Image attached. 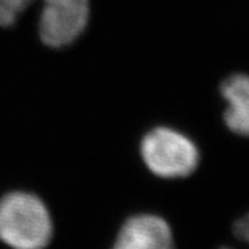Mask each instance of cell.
I'll return each mask as SVG.
<instances>
[{
	"instance_id": "cell-1",
	"label": "cell",
	"mask_w": 249,
	"mask_h": 249,
	"mask_svg": "<svg viewBox=\"0 0 249 249\" xmlns=\"http://www.w3.org/2000/svg\"><path fill=\"white\" fill-rule=\"evenodd\" d=\"M53 220L45 202L25 191L0 199V241L11 249H45L53 238Z\"/></svg>"
},
{
	"instance_id": "cell-2",
	"label": "cell",
	"mask_w": 249,
	"mask_h": 249,
	"mask_svg": "<svg viewBox=\"0 0 249 249\" xmlns=\"http://www.w3.org/2000/svg\"><path fill=\"white\" fill-rule=\"evenodd\" d=\"M140 154L148 170L162 178H187L199 162L196 144L169 127H157L145 134Z\"/></svg>"
},
{
	"instance_id": "cell-3",
	"label": "cell",
	"mask_w": 249,
	"mask_h": 249,
	"mask_svg": "<svg viewBox=\"0 0 249 249\" xmlns=\"http://www.w3.org/2000/svg\"><path fill=\"white\" fill-rule=\"evenodd\" d=\"M39 36L49 47L71 45L89 22V0H42Z\"/></svg>"
},
{
	"instance_id": "cell-4",
	"label": "cell",
	"mask_w": 249,
	"mask_h": 249,
	"mask_svg": "<svg viewBox=\"0 0 249 249\" xmlns=\"http://www.w3.org/2000/svg\"><path fill=\"white\" fill-rule=\"evenodd\" d=\"M111 249H175V238L160 216L137 214L122 224Z\"/></svg>"
},
{
	"instance_id": "cell-5",
	"label": "cell",
	"mask_w": 249,
	"mask_h": 249,
	"mask_svg": "<svg viewBox=\"0 0 249 249\" xmlns=\"http://www.w3.org/2000/svg\"><path fill=\"white\" fill-rule=\"evenodd\" d=\"M222 96L227 101L224 122L232 133L247 136L249 130V80L235 73L222 85Z\"/></svg>"
},
{
	"instance_id": "cell-6",
	"label": "cell",
	"mask_w": 249,
	"mask_h": 249,
	"mask_svg": "<svg viewBox=\"0 0 249 249\" xmlns=\"http://www.w3.org/2000/svg\"><path fill=\"white\" fill-rule=\"evenodd\" d=\"M32 0H0V27L13 25Z\"/></svg>"
},
{
	"instance_id": "cell-7",
	"label": "cell",
	"mask_w": 249,
	"mask_h": 249,
	"mask_svg": "<svg viewBox=\"0 0 249 249\" xmlns=\"http://www.w3.org/2000/svg\"><path fill=\"white\" fill-rule=\"evenodd\" d=\"M232 230H234V234H235L237 238H240L242 241L248 240V217L244 216L241 220H238L234 224Z\"/></svg>"
},
{
	"instance_id": "cell-8",
	"label": "cell",
	"mask_w": 249,
	"mask_h": 249,
	"mask_svg": "<svg viewBox=\"0 0 249 249\" xmlns=\"http://www.w3.org/2000/svg\"><path fill=\"white\" fill-rule=\"evenodd\" d=\"M222 249H231V248H222Z\"/></svg>"
}]
</instances>
